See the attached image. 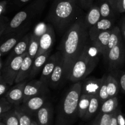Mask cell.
Listing matches in <instances>:
<instances>
[{"mask_svg":"<svg viewBox=\"0 0 125 125\" xmlns=\"http://www.w3.org/2000/svg\"><path fill=\"white\" fill-rule=\"evenodd\" d=\"M101 19L98 4H94L87 11L85 15V23L89 29Z\"/></svg>","mask_w":125,"mask_h":125,"instance_id":"22","label":"cell"},{"mask_svg":"<svg viewBox=\"0 0 125 125\" xmlns=\"http://www.w3.org/2000/svg\"><path fill=\"white\" fill-rule=\"evenodd\" d=\"M106 1H109V2L111 4V5L112 6L114 9L115 10V0H106ZM116 13H117V12H116Z\"/></svg>","mask_w":125,"mask_h":125,"instance_id":"46","label":"cell"},{"mask_svg":"<svg viewBox=\"0 0 125 125\" xmlns=\"http://www.w3.org/2000/svg\"><path fill=\"white\" fill-rule=\"evenodd\" d=\"M60 54H61V52L59 51L54 53L52 55H50L48 60L46 61V64L42 71L41 75L39 78V80L43 83L48 85L49 80H50V77L57 64Z\"/></svg>","mask_w":125,"mask_h":125,"instance_id":"16","label":"cell"},{"mask_svg":"<svg viewBox=\"0 0 125 125\" xmlns=\"http://www.w3.org/2000/svg\"><path fill=\"white\" fill-rule=\"evenodd\" d=\"M98 116L97 115V116H96V118L94 120V121H93V123H92L91 125H98Z\"/></svg>","mask_w":125,"mask_h":125,"instance_id":"47","label":"cell"},{"mask_svg":"<svg viewBox=\"0 0 125 125\" xmlns=\"http://www.w3.org/2000/svg\"><path fill=\"white\" fill-rule=\"evenodd\" d=\"M51 51H52V49L48 50V51L42 54V55H39L34 59V61H33L31 74L28 78L32 79L40 72H42L44 66L46 64L47 60H48L49 57L50 56Z\"/></svg>","mask_w":125,"mask_h":125,"instance_id":"19","label":"cell"},{"mask_svg":"<svg viewBox=\"0 0 125 125\" xmlns=\"http://www.w3.org/2000/svg\"><path fill=\"white\" fill-rule=\"evenodd\" d=\"M124 44H125V43L124 42Z\"/></svg>","mask_w":125,"mask_h":125,"instance_id":"50","label":"cell"},{"mask_svg":"<svg viewBox=\"0 0 125 125\" xmlns=\"http://www.w3.org/2000/svg\"><path fill=\"white\" fill-rule=\"evenodd\" d=\"M9 22V19L5 15L0 16V36L1 38L4 35L8 28Z\"/></svg>","mask_w":125,"mask_h":125,"instance_id":"36","label":"cell"},{"mask_svg":"<svg viewBox=\"0 0 125 125\" xmlns=\"http://www.w3.org/2000/svg\"><path fill=\"white\" fill-rule=\"evenodd\" d=\"M31 39V33H28L23 37L18 42V44L11 50L6 60H9L17 56H20L26 53L28 51L29 42Z\"/></svg>","mask_w":125,"mask_h":125,"instance_id":"18","label":"cell"},{"mask_svg":"<svg viewBox=\"0 0 125 125\" xmlns=\"http://www.w3.org/2000/svg\"><path fill=\"white\" fill-rule=\"evenodd\" d=\"M115 11L117 13H125V0H115Z\"/></svg>","mask_w":125,"mask_h":125,"instance_id":"39","label":"cell"},{"mask_svg":"<svg viewBox=\"0 0 125 125\" xmlns=\"http://www.w3.org/2000/svg\"><path fill=\"white\" fill-rule=\"evenodd\" d=\"M56 40L55 29L52 25L48 24V27L46 31L39 39V50L37 55H42L48 50L52 49ZM36 56V57H37Z\"/></svg>","mask_w":125,"mask_h":125,"instance_id":"12","label":"cell"},{"mask_svg":"<svg viewBox=\"0 0 125 125\" xmlns=\"http://www.w3.org/2000/svg\"><path fill=\"white\" fill-rule=\"evenodd\" d=\"M48 27V24H46L44 22H40L34 26L32 31L31 33L35 38L38 39H40L43 34L46 31Z\"/></svg>","mask_w":125,"mask_h":125,"instance_id":"33","label":"cell"},{"mask_svg":"<svg viewBox=\"0 0 125 125\" xmlns=\"http://www.w3.org/2000/svg\"><path fill=\"white\" fill-rule=\"evenodd\" d=\"M82 14L83 9L78 0H54L46 20L57 33L62 34Z\"/></svg>","mask_w":125,"mask_h":125,"instance_id":"2","label":"cell"},{"mask_svg":"<svg viewBox=\"0 0 125 125\" xmlns=\"http://www.w3.org/2000/svg\"><path fill=\"white\" fill-rule=\"evenodd\" d=\"M31 125H38V123H37L36 120H32L31 123Z\"/></svg>","mask_w":125,"mask_h":125,"instance_id":"48","label":"cell"},{"mask_svg":"<svg viewBox=\"0 0 125 125\" xmlns=\"http://www.w3.org/2000/svg\"><path fill=\"white\" fill-rule=\"evenodd\" d=\"M50 92L48 85L43 83L40 80H32L28 82L24 89L23 102L32 97L42 94H47Z\"/></svg>","mask_w":125,"mask_h":125,"instance_id":"9","label":"cell"},{"mask_svg":"<svg viewBox=\"0 0 125 125\" xmlns=\"http://www.w3.org/2000/svg\"><path fill=\"white\" fill-rule=\"evenodd\" d=\"M48 94H42L29 98L21 104V107L32 116H35L38 110L49 101Z\"/></svg>","mask_w":125,"mask_h":125,"instance_id":"10","label":"cell"},{"mask_svg":"<svg viewBox=\"0 0 125 125\" xmlns=\"http://www.w3.org/2000/svg\"><path fill=\"white\" fill-rule=\"evenodd\" d=\"M48 0H33L24 9L17 12L10 20L3 37L20 29L29 26L45 9ZM2 37V38H3Z\"/></svg>","mask_w":125,"mask_h":125,"instance_id":"5","label":"cell"},{"mask_svg":"<svg viewBox=\"0 0 125 125\" xmlns=\"http://www.w3.org/2000/svg\"><path fill=\"white\" fill-rule=\"evenodd\" d=\"M15 107V105L9 102L4 96L1 97L0 99V116Z\"/></svg>","mask_w":125,"mask_h":125,"instance_id":"34","label":"cell"},{"mask_svg":"<svg viewBox=\"0 0 125 125\" xmlns=\"http://www.w3.org/2000/svg\"><path fill=\"white\" fill-rule=\"evenodd\" d=\"M32 1L33 0H10V1H9V2H10L13 6L21 7Z\"/></svg>","mask_w":125,"mask_h":125,"instance_id":"42","label":"cell"},{"mask_svg":"<svg viewBox=\"0 0 125 125\" xmlns=\"http://www.w3.org/2000/svg\"><path fill=\"white\" fill-rule=\"evenodd\" d=\"M29 28L30 26L24 27L4 37L5 40L1 44L0 47V55L1 58L9 52H10L18 42L26 33H28Z\"/></svg>","mask_w":125,"mask_h":125,"instance_id":"8","label":"cell"},{"mask_svg":"<svg viewBox=\"0 0 125 125\" xmlns=\"http://www.w3.org/2000/svg\"><path fill=\"white\" fill-rule=\"evenodd\" d=\"M117 118L118 125H125V117L120 106L117 110Z\"/></svg>","mask_w":125,"mask_h":125,"instance_id":"41","label":"cell"},{"mask_svg":"<svg viewBox=\"0 0 125 125\" xmlns=\"http://www.w3.org/2000/svg\"><path fill=\"white\" fill-rule=\"evenodd\" d=\"M114 112L111 113H101L99 112L98 115V125H109L111 118H112Z\"/></svg>","mask_w":125,"mask_h":125,"instance_id":"35","label":"cell"},{"mask_svg":"<svg viewBox=\"0 0 125 125\" xmlns=\"http://www.w3.org/2000/svg\"><path fill=\"white\" fill-rule=\"evenodd\" d=\"M33 61L34 60L29 56L28 54H27L22 62L21 66L15 81V83H20L29 78L32 69Z\"/></svg>","mask_w":125,"mask_h":125,"instance_id":"21","label":"cell"},{"mask_svg":"<svg viewBox=\"0 0 125 125\" xmlns=\"http://www.w3.org/2000/svg\"><path fill=\"white\" fill-rule=\"evenodd\" d=\"M121 32H122V36H123V40H124V42L125 43V16L123 18V22H122V24H121Z\"/></svg>","mask_w":125,"mask_h":125,"instance_id":"44","label":"cell"},{"mask_svg":"<svg viewBox=\"0 0 125 125\" xmlns=\"http://www.w3.org/2000/svg\"><path fill=\"white\" fill-rule=\"evenodd\" d=\"M111 31L112 29L102 32L98 36L97 38L94 41L91 42L93 45L98 49L101 55H102L103 59L106 56V50L111 36Z\"/></svg>","mask_w":125,"mask_h":125,"instance_id":"20","label":"cell"},{"mask_svg":"<svg viewBox=\"0 0 125 125\" xmlns=\"http://www.w3.org/2000/svg\"><path fill=\"white\" fill-rule=\"evenodd\" d=\"M97 1L101 18H113L116 12L111 4L106 0H97Z\"/></svg>","mask_w":125,"mask_h":125,"instance_id":"25","label":"cell"},{"mask_svg":"<svg viewBox=\"0 0 125 125\" xmlns=\"http://www.w3.org/2000/svg\"><path fill=\"white\" fill-rule=\"evenodd\" d=\"M27 83L28 81L25 80L23 82L16 83L15 85L11 87L4 96L15 106L20 105L23 103L24 87Z\"/></svg>","mask_w":125,"mask_h":125,"instance_id":"11","label":"cell"},{"mask_svg":"<svg viewBox=\"0 0 125 125\" xmlns=\"http://www.w3.org/2000/svg\"><path fill=\"white\" fill-rule=\"evenodd\" d=\"M107 93L109 98L117 97L119 93L120 88L119 82L118 78L113 74H107Z\"/></svg>","mask_w":125,"mask_h":125,"instance_id":"24","label":"cell"},{"mask_svg":"<svg viewBox=\"0 0 125 125\" xmlns=\"http://www.w3.org/2000/svg\"><path fill=\"white\" fill-rule=\"evenodd\" d=\"M114 25L113 18H101L97 23L89 29L90 41H94L102 32L112 29L114 27Z\"/></svg>","mask_w":125,"mask_h":125,"instance_id":"15","label":"cell"},{"mask_svg":"<svg viewBox=\"0 0 125 125\" xmlns=\"http://www.w3.org/2000/svg\"><path fill=\"white\" fill-rule=\"evenodd\" d=\"M103 77V81L98 94L99 98H100L101 105L105 100L109 98V96L107 93V74H104Z\"/></svg>","mask_w":125,"mask_h":125,"instance_id":"32","label":"cell"},{"mask_svg":"<svg viewBox=\"0 0 125 125\" xmlns=\"http://www.w3.org/2000/svg\"><path fill=\"white\" fill-rule=\"evenodd\" d=\"M39 50V39L34 36L31 32V39L28 49V54L33 60L36 58Z\"/></svg>","mask_w":125,"mask_h":125,"instance_id":"31","label":"cell"},{"mask_svg":"<svg viewBox=\"0 0 125 125\" xmlns=\"http://www.w3.org/2000/svg\"><path fill=\"white\" fill-rule=\"evenodd\" d=\"M103 81V77L100 78L94 77L85 78L82 80L81 94L90 96L98 95Z\"/></svg>","mask_w":125,"mask_h":125,"instance_id":"14","label":"cell"},{"mask_svg":"<svg viewBox=\"0 0 125 125\" xmlns=\"http://www.w3.org/2000/svg\"><path fill=\"white\" fill-rule=\"evenodd\" d=\"M89 42V28L85 15L82 14L66 31L59 47L63 60L65 78L68 79L73 64Z\"/></svg>","mask_w":125,"mask_h":125,"instance_id":"1","label":"cell"},{"mask_svg":"<svg viewBox=\"0 0 125 125\" xmlns=\"http://www.w3.org/2000/svg\"><path fill=\"white\" fill-rule=\"evenodd\" d=\"M27 54L28 52L11 60H6L4 61V66L3 69L0 71V75H2L4 79L10 86L15 83L22 62Z\"/></svg>","mask_w":125,"mask_h":125,"instance_id":"6","label":"cell"},{"mask_svg":"<svg viewBox=\"0 0 125 125\" xmlns=\"http://www.w3.org/2000/svg\"><path fill=\"white\" fill-rule=\"evenodd\" d=\"M117 110H115V112L114 113L113 116H112V118H111V123H110L109 125H118L117 118Z\"/></svg>","mask_w":125,"mask_h":125,"instance_id":"45","label":"cell"},{"mask_svg":"<svg viewBox=\"0 0 125 125\" xmlns=\"http://www.w3.org/2000/svg\"><path fill=\"white\" fill-rule=\"evenodd\" d=\"M15 112L19 119L20 125H31L32 120V116L24 111L20 105L15 106Z\"/></svg>","mask_w":125,"mask_h":125,"instance_id":"30","label":"cell"},{"mask_svg":"<svg viewBox=\"0 0 125 125\" xmlns=\"http://www.w3.org/2000/svg\"><path fill=\"white\" fill-rule=\"evenodd\" d=\"M52 114L53 107L52 104L48 101L35 114L37 123L39 125H51Z\"/></svg>","mask_w":125,"mask_h":125,"instance_id":"17","label":"cell"},{"mask_svg":"<svg viewBox=\"0 0 125 125\" xmlns=\"http://www.w3.org/2000/svg\"><path fill=\"white\" fill-rule=\"evenodd\" d=\"M0 125H5L3 123L1 122V123H0Z\"/></svg>","mask_w":125,"mask_h":125,"instance_id":"49","label":"cell"},{"mask_svg":"<svg viewBox=\"0 0 125 125\" xmlns=\"http://www.w3.org/2000/svg\"><path fill=\"white\" fill-rule=\"evenodd\" d=\"M64 78H65L64 64H63L62 55L61 53L57 64L49 80V87L52 89H56L58 88Z\"/></svg>","mask_w":125,"mask_h":125,"instance_id":"13","label":"cell"},{"mask_svg":"<svg viewBox=\"0 0 125 125\" xmlns=\"http://www.w3.org/2000/svg\"><path fill=\"white\" fill-rule=\"evenodd\" d=\"M11 86L7 83L4 79L2 75H0V96L1 97L4 96L7 93V92L10 89Z\"/></svg>","mask_w":125,"mask_h":125,"instance_id":"37","label":"cell"},{"mask_svg":"<svg viewBox=\"0 0 125 125\" xmlns=\"http://www.w3.org/2000/svg\"><path fill=\"white\" fill-rule=\"evenodd\" d=\"M100 107H101V102H100L98 96H92L89 108L83 119L85 120H88L92 118L94 116V115L97 112L98 109H100Z\"/></svg>","mask_w":125,"mask_h":125,"instance_id":"27","label":"cell"},{"mask_svg":"<svg viewBox=\"0 0 125 125\" xmlns=\"http://www.w3.org/2000/svg\"><path fill=\"white\" fill-rule=\"evenodd\" d=\"M1 120L5 125H20L19 119L14 108L1 115Z\"/></svg>","mask_w":125,"mask_h":125,"instance_id":"29","label":"cell"},{"mask_svg":"<svg viewBox=\"0 0 125 125\" xmlns=\"http://www.w3.org/2000/svg\"><path fill=\"white\" fill-rule=\"evenodd\" d=\"M116 77L118 78L121 91L125 94V71H118V75Z\"/></svg>","mask_w":125,"mask_h":125,"instance_id":"38","label":"cell"},{"mask_svg":"<svg viewBox=\"0 0 125 125\" xmlns=\"http://www.w3.org/2000/svg\"><path fill=\"white\" fill-rule=\"evenodd\" d=\"M100 55L98 49L90 40L73 64L68 79L76 83L87 78L97 66Z\"/></svg>","mask_w":125,"mask_h":125,"instance_id":"4","label":"cell"},{"mask_svg":"<svg viewBox=\"0 0 125 125\" xmlns=\"http://www.w3.org/2000/svg\"><path fill=\"white\" fill-rule=\"evenodd\" d=\"M122 42H123V36H122V32H121L120 28L117 26H114V27L112 29V31H111V36H110L109 44L107 47V50H106V56L104 58V61L106 59V56H107V54L108 51L111 49H112V48L114 47L115 46L120 44Z\"/></svg>","mask_w":125,"mask_h":125,"instance_id":"23","label":"cell"},{"mask_svg":"<svg viewBox=\"0 0 125 125\" xmlns=\"http://www.w3.org/2000/svg\"><path fill=\"white\" fill-rule=\"evenodd\" d=\"M125 59V48L124 42L115 46L108 51L105 60L108 69L111 72L118 70L124 63Z\"/></svg>","mask_w":125,"mask_h":125,"instance_id":"7","label":"cell"},{"mask_svg":"<svg viewBox=\"0 0 125 125\" xmlns=\"http://www.w3.org/2000/svg\"><path fill=\"white\" fill-rule=\"evenodd\" d=\"M81 9L84 11H88L89 8L94 4V0H78Z\"/></svg>","mask_w":125,"mask_h":125,"instance_id":"40","label":"cell"},{"mask_svg":"<svg viewBox=\"0 0 125 125\" xmlns=\"http://www.w3.org/2000/svg\"><path fill=\"white\" fill-rule=\"evenodd\" d=\"M82 81L73 83L58 105L56 125H70L78 116V102L81 94Z\"/></svg>","mask_w":125,"mask_h":125,"instance_id":"3","label":"cell"},{"mask_svg":"<svg viewBox=\"0 0 125 125\" xmlns=\"http://www.w3.org/2000/svg\"><path fill=\"white\" fill-rule=\"evenodd\" d=\"M8 2L9 1L7 0H3L0 2V16L5 15L6 14Z\"/></svg>","mask_w":125,"mask_h":125,"instance_id":"43","label":"cell"},{"mask_svg":"<svg viewBox=\"0 0 125 125\" xmlns=\"http://www.w3.org/2000/svg\"><path fill=\"white\" fill-rule=\"evenodd\" d=\"M92 96L81 94L78 102V116L83 118L86 113L90 104Z\"/></svg>","mask_w":125,"mask_h":125,"instance_id":"28","label":"cell"},{"mask_svg":"<svg viewBox=\"0 0 125 125\" xmlns=\"http://www.w3.org/2000/svg\"><path fill=\"white\" fill-rule=\"evenodd\" d=\"M119 107L118 97L109 98L101 105L100 113H114Z\"/></svg>","mask_w":125,"mask_h":125,"instance_id":"26","label":"cell"}]
</instances>
